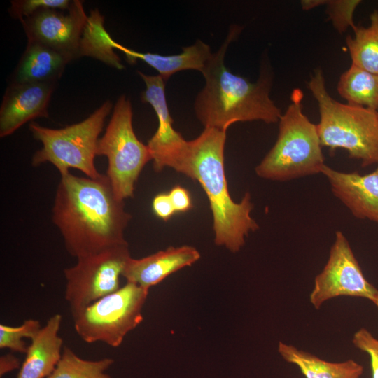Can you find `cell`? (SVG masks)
I'll return each instance as SVG.
<instances>
[{
  "instance_id": "1",
  "label": "cell",
  "mask_w": 378,
  "mask_h": 378,
  "mask_svg": "<svg viewBox=\"0 0 378 378\" xmlns=\"http://www.w3.org/2000/svg\"><path fill=\"white\" fill-rule=\"evenodd\" d=\"M131 218L106 175L61 176L52 218L71 256L78 258L128 244L124 232Z\"/></svg>"
},
{
  "instance_id": "2",
  "label": "cell",
  "mask_w": 378,
  "mask_h": 378,
  "mask_svg": "<svg viewBox=\"0 0 378 378\" xmlns=\"http://www.w3.org/2000/svg\"><path fill=\"white\" fill-rule=\"evenodd\" d=\"M226 132L204 127L199 136L188 141L175 171L200 183L209 202L215 244L235 253L259 226L251 216V195L245 193L239 202L230 195L224 167Z\"/></svg>"
},
{
  "instance_id": "3",
  "label": "cell",
  "mask_w": 378,
  "mask_h": 378,
  "mask_svg": "<svg viewBox=\"0 0 378 378\" xmlns=\"http://www.w3.org/2000/svg\"><path fill=\"white\" fill-rule=\"evenodd\" d=\"M241 27L232 25L228 35L202 73L204 88L195 101V111L204 127L224 131L236 122L262 120L266 123L279 120L281 110L270 98L272 76L267 66L262 67L256 82L232 73L224 63L228 46Z\"/></svg>"
},
{
  "instance_id": "4",
  "label": "cell",
  "mask_w": 378,
  "mask_h": 378,
  "mask_svg": "<svg viewBox=\"0 0 378 378\" xmlns=\"http://www.w3.org/2000/svg\"><path fill=\"white\" fill-rule=\"evenodd\" d=\"M308 88L318 106L320 122L316 126L321 146L332 152L347 150L350 158L361 160L362 167L377 164L378 112L334 99L320 69L314 71Z\"/></svg>"
},
{
  "instance_id": "5",
  "label": "cell",
  "mask_w": 378,
  "mask_h": 378,
  "mask_svg": "<svg viewBox=\"0 0 378 378\" xmlns=\"http://www.w3.org/2000/svg\"><path fill=\"white\" fill-rule=\"evenodd\" d=\"M301 90H293L279 120L276 141L255 169L258 176L285 181L321 173L325 163L317 126L304 114Z\"/></svg>"
},
{
  "instance_id": "6",
  "label": "cell",
  "mask_w": 378,
  "mask_h": 378,
  "mask_svg": "<svg viewBox=\"0 0 378 378\" xmlns=\"http://www.w3.org/2000/svg\"><path fill=\"white\" fill-rule=\"evenodd\" d=\"M112 108L108 100L85 120L60 129H51L31 122L29 130L41 142L42 147L32 157L34 167L45 162L52 164L60 176L77 169L87 177L97 178L100 174L94 164L99 134Z\"/></svg>"
},
{
  "instance_id": "7",
  "label": "cell",
  "mask_w": 378,
  "mask_h": 378,
  "mask_svg": "<svg viewBox=\"0 0 378 378\" xmlns=\"http://www.w3.org/2000/svg\"><path fill=\"white\" fill-rule=\"evenodd\" d=\"M132 108L128 98L117 100L104 134L99 138L97 155L108 160L106 176L116 197L121 201L134 195L140 173L152 157L147 145L139 140L132 125Z\"/></svg>"
},
{
  "instance_id": "8",
  "label": "cell",
  "mask_w": 378,
  "mask_h": 378,
  "mask_svg": "<svg viewBox=\"0 0 378 378\" xmlns=\"http://www.w3.org/2000/svg\"><path fill=\"white\" fill-rule=\"evenodd\" d=\"M148 290L127 282L73 314L75 331L86 343L102 342L118 347L125 337L143 321L142 309Z\"/></svg>"
},
{
  "instance_id": "9",
  "label": "cell",
  "mask_w": 378,
  "mask_h": 378,
  "mask_svg": "<svg viewBox=\"0 0 378 378\" xmlns=\"http://www.w3.org/2000/svg\"><path fill=\"white\" fill-rule=\"evenodd\" d=\"M131 258L128 244L77 258L64 270V298L71 315L118 290L120 277Z\"/></svg>"
},
{
  "instance_id": "10",
  "label": "cell",
  "mask_w": 378,
  "mask_h": 378,
  "mask_svg": "<svg viewBox=\"0 0 378 378\" xmlns=\"http://www.w3.org/2000/svg\"><path fill=\"white\" fill-rule=\"evenodd\" d=\"M378 289L370 284L361 270L344 234L337 231L328 261L315 277L309 301L316 309L327 300L340 296L374 300Z\"/></svg>"
},
{
  "instance_id": "11",
  "label": "cell",
  "mask_w": 378,
  "mask_h": 378,
  "mask_svg": "<svg viewBox=\"0 0 378 378\" xmlns=\"http://www.w3.org/2000/svg\"><path fill=\"white\" fill-rule=\"evenodd\" d=\"M88 16L81 1H72L67 13L41 9L20 20L28 43H36L72 59L80 57L82 36Z\"/></svg>"
},
{
  "instance_id": "12",
  "label": "cell",
  "mask_w": 378,
  "mask_h": 378,
  "mask_svg": "<svg viewBox=\"0 0 378 378\" xmlns=\"http://www.w3.org/2000/svg\"><path fill=\"white\" fill-rule=\"evenodd\" d=\"M138 74L146 84L141 100L152 106L158 119V129L147 144L153 168L157 172H161L164 167L174 169L188 141L173 127L174 121L165 96L166 82L160 75H146L141 71H138Z\"/></svg>"
},
{
  "instance_id": "13",
  "label": "cell",
  "mask_w": 378,
  "mask_h": 378,
  "mask_svg": "<svg viewBox=\"0 0 378 378\" xmlns=\"http://www.w3.org/2000/svg\"><path fill=\"white\" fill-rule=\"evenodd\" d=\"M55 83H10L0 108V136H9L26 122L48 117Z\"/></svg>"
},
{
  "instance_id": "14",
  "label": "cell",
  "mask_w": 378,
  "mask_h": 378,
  "mask_svg": "<svg viewBox=\"0 0 378 378\" xmlns=\"http://www.w3.org/2000/svg\"><path fill=\"white\" fill-rule=\"evenodd\" d=\"M321 173L326 176L333 194L358 218L378 223V164L371 173L342 172L328 165Z\"/></svg>"
},
{
  "instance_id": "15",
  "label": "cell",
  "mask_w": 378,
  "mask_h": 378,
  "mask_svg": "<svg viewBox=\"0 0 378 378\" xmlns=\"http://www.w3.org/2000/svg\"><path fill=\"white\" fill-rule=\"evenodd\" d=\"M200 258V252L192 246H170L142 258L131 257L126 264L122 276L127 282L149 290L170 274L192 265Z\"/></svg>"
},
{
  "instance_id": "16",
  "label": "cell",
  "mask_w": 378,
  "mask_h": 378,
  "mask_svg": "<svg viewBox=\"0 0 378 378\" xmlns=\"http://www.w3.org/2000/svg\"><path fill=\"white\" fill-rule=\"evenodd\" d=\"M62 320L61 314H54L31 340L18 378H47L52 374L62 354Z\"/></svg>"
},
{
  "instance_id": "17",
  "label": "cell",
  "mask_w": 378,
  "mask_h": 378,
  "mask_svg": "<svg viewBox=\"0 0 378 378\" xmlns=\"http://www.w3.org/2000/svg\"><path fill=\"white\" fill-rule=\"evenodd\" d=\"M112 46L123 52L131 64L139 59L154 68L165 82L173 74L181 71L197 70L202 73L214 55L209 46L201 40H197L192 46L184 47L182 52L172 55L139 52L129 49L114 40L112 41Z\"/></svg>"
},
{
  "instance_id": "18",
  "label": "cell",
  "mask_w": 378,
  "mask_h": 378,
  "mask_svg": "<svg viewBox=\"0 0 378 378\" xmlns=\"http://www.w3.org/2000/svg\"><path fill=\"white\" fill-rule=\"evenodd\" d=\"M66 55L36 43H28L10 83H55L66 65Z\"/></svg>"
},
{
  "instance_id": "19",
  "label": "cell",
  "mask_w": 378,
  "mask_h": 378,
  "mask_svg": "<svg viewBox=\"0 0 378 378\" xmlns=\"http://www.w3.org/2000/svg\"><path fill=\"white\" fill-rule=\"evenodd\" d=\"M278 352L286 362L297 365L305 378H361L363 372V367L352 359L329 362L282 342Z\"/></svg>"
},
{
  "instance_id": "20",
  "label": "cell",
  "mask_w": 378,
  "mask_h": 378,
  "mask_svg": "<svg viewBox=\"0 0 378 378\" xmlns=\"http://www.w3.org/2000/svg\"><path fill=\"white\" fill-rule=\"evenodd\" d=\"M337 91L348 104L378 112V74L351 64L340 76Z\"/></svg>"
},
{
  "instance_id": "21",
  "label": "cell",
  "mask_w": 378,
  "mask_h": 378,
  "mask_svg": "<svg viewBox=\"0 0 378 378\" xmlns=\"http://www.w3.org/2000/svg\"><path fill=\"white\" fill-rule=\"evenodd\" d=\"M368 27L355 26L354 37L347 36L346 46L352 65L378 74V10L370 15Z\"/></svg>"
},
{
  "instance_id": "22",
  "label": "cell",
  "mask_w": 378,
  "mask_h": 378,
  "mask_svg": "<svg viewBox=\"0 0 378 378\" xmlns=\"http://www.w3.org/2000/svg\"><path fill=\"white\" fill-rule=\"evenodd\" d=\"M112 39L104 28L103 15L97 9L91 10L82 36L80 57L90 56L122 69L119 57L113 51Z\"/></svg>"
},
{
  "instance_id": "23",
  "label": "cell",
  "mask_w": 378,
  "mask_h": 378,
  "mask_svg": "<svg viewBox=\"0 0 378 378\" xmlns=\"http://www.w3.org/2000/svg\"><path fill=\"white\" fill-rule=\"evenodd\" d=\"M113 362L110 358L85 360L64 346L60 360L47 378H111L106 371Z\"/></svg>"
},
{
  "instance_id": "24",
  "label": "cell",
  "mask_w": 378,
  "mask_h": 378,
  "mask_svg": "<svg viewBox=\"0 0 378 378\" xmlns=\"http://www.w3.org/2000/svg\"><path fill=\"white\" fill-rule=\"evenodd\" d=\"M360 3L359 0H305L301 1V5L302 9L310 10L326 4V12L333 26L340 33H344L349 27H355L353 16Z\"/></svg>"
},
{
  "instance_id": "25",
  "label": "cell",
  "mask_w": 378,
  "mask_h": 378,
  "mask_svg": "<svg viewBox=\"0 0 378 378\" xmlns=\"http://www.w3.org/2000/svg\"><path fill=\"white\" fill-rule=\"evenodd\" d=\"M36 319L29 318L19 326L0 324V349H8L12 351L26 354L28 346L24 338L31 340L41 328Z\"/></svg>"
},
{
  "instance_id": "26",
  "label": "cell",
  "mask_w": 378,
  "mask_h": 378,
  "mask_svg": "<svg viewBox=\"0 0 378 378\" xmlns=\"http://www.w3.org/2000/svg\"><path fill=\"white\" fill-rule=\"evenodd\" d=\"M72 1L69 0H17L11 1L10 14L20 20L45 8L69 10Z\"/></svg>"
},
{
  "instance_id": "27",
  "label": "cell",
  "mask_w": 378,
  "mask_h": 378,
  "mask_svg": "<svg viewBox=\"0 0 378 378\" xmlns=\"http://www.w3.org/2000/svg\"><path fill=\"white\" fill-rule=\"evenodd\" d=\"M352 343L357 349L369 355L372 378H378V339L363 328L354 333Z\"/></svg>"
},
{
  "instance_id": "28",
  "label": "cell",
  "mask_w": 378,
  "mask_h": 378,
  "mask_svg": "<svg viewBox=\"0 0 378 378\" xmlns=\"http://www.w3.org/2000/svg\"><path fill=\"white\" fill-rule=\"evenodd\" d=\"M152 208L156 216L167 221L176 212L169 193H159L155 196L152 202Z\"/></svg>"
},
{
  "instance_id": "29",
  "label": "cell",
  "mask_w": 378,
  "mask_h": 378,
  "mask_svg": "<svg viewBox=\"0 0 378 378\" xmlns=\"http://www.w3.org/2000/svg\"><path fill=\"white\" fill-rule=\"evenodd\" d=\"M168 193L176 212H186L192 207L190 195L185 188L176 186Z\"/></svg>"
},
{
  "instance_id": "30",
  "label": "cell",
  "mask_w": 378,
  "mask_h": 378,
  "mask_svg": "<svg viewBox=\"0 0 378 378\" xmlns=\"http://www.w3.org/2000/svg\"><path fill=\"white\" fill-rule=\"evenodd\" d=\"M22 363L19 358L11 354L0 357V377H2L8 372L20 369Z\"/></svg>"
},
{
  "instance_id": "31",
  "label": "cell",
  "mask_w": 378,
  "mask_h": 378,
  "mask_svg": "<svg viewBox=\"0 0 378 378\" xmlns=\"http://www.w3.org/2000/svg\"><path fill=\"white\" fill-rule=\"evenodd\" d=\"M372 302L374 304V305H375V306L377 307V309H378V292H377V296H376L374 300Z\"/></svg>"
}]
</instances>
